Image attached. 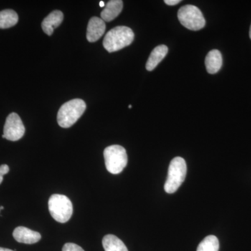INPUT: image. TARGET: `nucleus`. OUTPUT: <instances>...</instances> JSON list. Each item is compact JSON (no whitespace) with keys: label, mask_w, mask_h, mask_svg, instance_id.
I'll list each match as a JSON object with an SVG mask.
<instances>
[{"label":"nucleus","mask_w":251,"mask_h":251,"mask_svg":"<svg viewBox=\"0 0 251 251\" xmlns=\"http://www.w3.org/2000/svg\"><path fill=\"white\" fill-rule=\"evenodd\" d=\"M178 19L184 27L198 31L205 26V19L201 10L193 5H185L178 11Z\"/></svg>","instance_id":"423d86ee"},{"label":"nucleus","mask_w":251,"mask_h":251,"mask_svg":"<svg viewBox=\"0 0 251 251\" xmlns=\"http://www.w3.org/2000/svg\"><path fill=\"white\" fill-rule=\"evenodd\" d=\"M18 21V14L14 10L6 9L0 11V29L14 27Z\"/></svg>","instance_id":"2eb2a0df"},{"label":"nucleus","mask_w":251,"mask_h":251,"mask_svg":"<svg viewBox=\"0 0 251 251\" xmlns=\"http://www.w3.org/2000/svg\"><path fill=\"white\" fill-rule=\"evenodd\" d=\"M102 243L105 251H128L121 239L113 234L105 235Z\"/></svg>","instance_id":"4468645a"},{"label":"nucleus","mask_w":251,"mask_h":251,"mask_svg":"<svg viewBox=\"0 0 251 251\" xmlns=\"http://www.w3.org/2000/svg\"><path fill=\"white\" fill-rule=\"evenodd\" d=\"M25 132V128L19 115L15 112L10 114L5 122L2 138L10 141H18L23 138Z\"/></svg>","instance_id":"0eeeda50"},{"label":"nucleus","mask_w":251,"mask_h":251,"mask_svg":"<svg viewBox=\"0 0 251 251\" xmlns=\"http://www.w3.org/2000/svg\"><path fill=\"white\" fill-rule=\"evenodd\" d=\"M86 103L80 99H73L63 104L57 114V122L62 128L72 126L85 111Z\"/></svg>","instance_id":"f03ea898"},{"label":"nucleus","mask_w":251,"mask_h":251,"mask_svg":"<svg viewBox=\"0 0 251 251\" xmlns=\"http://www.w3.org/2000/svg\"><path fill=\"white\" fill-rule=\"evenodd\" d=\"M122 9L123 1L122 0H111L105 4L100 14V17L104 22H110L120 14Z\"/></svg>","instance_id":"9b49d317"},{"label":"nucleus","mask_w":251,"mask_h":251,"mask_svg":"<svg viewBox=\"0 0 251 251\" xmlns=\"http://www.w3.org/2000/svg\"><path fill=\"white\" fill-rule=\"evenodd\" d=\"M106 26L101 18L93 17L89 21L87 29V39L89 42H96L103 35Z\"/></svg>","instance_id":"6e6552de"},{"label":"nucleus","mask_w":251,"mask_h":251,"mask_svg":"<svg viewBox=\"0 0 251 251\" xmlns=\"http://www.w3.org/2000/svg\"><path fill=\"white\" fill-rule=\"evenodd\" d=\"M134 39V33L130 28L118 26L110 29L105 34L103 46L109 52H116L130 45Z\"/></svg>","instance_id":"f257e3e1"},{"label":"nucleus","mask_w":251,"mask_h":251,"mask_svg":"<svg viewBox=\"0 0 251 251\" xmlns=\"http://www.w3.org/2000/svg\"><path fill=\"white\" fill-rule=\"evenodd\" d=\"M9 172V167L7 165H1L0 166V174L4 176V175L7 174Z\"/></svg>","instance_id":"a211bd4d"},{"label":"nucleus","mask_w":251,"mask_h":251,"mask_svg":"<svg viewBox=\"0 0 251 251\" xmlns=\"http://www.w3.org/2000/svg\"><path fill=\"white\" fill-rule=\"evenodd\" d=\"M186 161L181 157H176L172 160L168 169V178H167L164 189L166 193H174L177 191L186 178Z\"/></svg>","instance_id":"7ed1b4c3"},{"label":"nucleus","mask_w":251,"mask_h":251,"mask_svg":"<svg viewBox=\"0 0 251 251\" xmlns=\"http://www.w3.org/2000/svg\"><path fill=\"white\" fill-rule=\"evenodd\" d=\"M3 181V176L1 174H0V184H1Z\"/></svg>","instance_id":"4be33fe9"},{"label":"nucleus","mask_w":251,"mask_h":251,"mask_svg":"<svg viewBox=\"0 0 251 251\" xmlns=\"http://www.w3.org/2000/svg\"><path fill=\"white\" fill-rule=\"evenodd\" d=\"M164 2L169 6H174L181 2V0H165Z\"/></svg>","instance_id":"6ab92c4d"},{"label":"nucleus","mask_w":251,"mask_h":251,"mask_svg":"<svg viewBox=\"0 0 251 251\" xmlns=\"http://www.w3.org/2000/svg\"><path fill=\"white\" fill-rule=\"evenodd\" d=\"M223 64L222 55L218 50H212L206 55L205 66L209 74H215L219 72Z\"/></svg>","instance_id":"f8f14e48"},{"label":"nucleus","mask_w":251,"mask_h":251,"mask_svg":"<svg viewBox=\"0 0 251 251\" xmlns=\"http://www.w3.org/2000/svg\"><path fill=\"white\" fill-rule=\"evenodd\" d=\"M0 251H14L11 250V249H5V248L0 247Z\"/></svg>","instance_id":"aec40b11"},{"label":"nucleus","mask_w":251,"mask_h":251,"mask_svg":"<svg viewBox=\"0 0 251 251\" xmlns=\"http://www.w3.org/2000/svg\"><path fill=\"white\" fill-rule=\"evenodd\" d=\"M128 107H129V108H132V105H130L129 106H128Z\"/></svg>","instance_id":"393cba45"},{"label":"nucleus","mask_w":251,"mask_h":251,"mask_svg":"<svg viewBox=\"0 0 251 251\" xmlns=\"http://www.w3.org/2000/svg\"><path fill=\"white\" fill-rule=\"evenodd\" d=\"M219 241L216 236L209 235L204 238L198 246L197 251H219Z\"/></svg>","instance_id":"dca6fc26"},{"label":"nucleus","mask_w":251,"mask_h":251,"mask_svg":"<svg viewBox=\"0 0 251 251\" xmlns=\"http://www.w3.org/2000/svg\"><path fill=\"white\" fill-rule=\"evenodd\" d=\"M249 35H250V38L251 39V27H250V32H249Z\"/></svg>","instance_id":"5701e85b"},{"label":"nucleus","mask_w":251,"mask_h":251,"mask_svg":"<svg viewBox=\"0 0 251 251\" xmlns=\"http://www.w3.org/2000/svg\"><path fill=\"white\" fill-rule=\"evenodd\" d=\"M168 48L165 45L157 46L150 54L146 64V69L149 72H151L164 59L168 54Z\"/></svg>","instance_id":"ddd939ff"},{"label":"nucleus","mask_w":251,"mask_h":251,"mask_svg":"<svg viewBox=\"0 0 251 251\" xmlns=\"http://www.w3.org/2000/svg\"><path fill=\"white\" fill-rule=\"evenodd\" d=\"M4 206H0V210H1V209H4Z\"/></svg>","instance_id":"b1692460"},{"label":"nucleus","mask_w":251,"mask_h":251,"mask_svg":"<svg viewBox=\"0 0 251 251\" xmlns=\"http://www.w3.org/2000/svg\"><path fill=\"white\" fill-rule=\"evenodd\" d=\"M62 251H85L83 249L74 243H67L64 244L62 248Z\"/></svg>","instance_id":"f3484780"},{"label":"nucleus","mask_w":251,"mask_h":251,"mask_svg":"<svg viewBox=\"0 0 251 251\" xmlns=\"http://www.w3.org/2000/svg\"><path fill=\"white\" fill-rule=\"evenodd\" d=\"M64 19V14L61 11L55 10L44 18L41 27L47 35L51 36L54 29L58 27Z\"/></svg>","instance_id":"9d476101"},{"label":"nucleus","mask_w":251,"mask_h":251,"mask_svg":"<svg viewBox=\"0 0 251 251\" xmlns=\"http://www.w3.org/2000/svg\"><path fill=\"white\" fill-rule=\"evenodd\" d=\"M13 236L18 242L26 244H36L40 241L41 238L39 232L23 226L16 227L13 232Z\"/></svg>","instance_id":"1a4fd4ad"},{"label":"nucleus","mask_w":251,"mask_h":251,"mask_svg":"<svg viewBox=\"0 0 251 251\" xmlns=\"http://www.w3.org/2000/svg\"><path fill=\"white\" fill-rule=\"evenodd\" d=\"M105 164L109 173L120 174L128 163L126 151L120 145H111L105 149L103 152Z\"/></svg>","instance_id":"20e7f679"},{"label":"nucleus","mask_w":251,"mask_h":251,"mask_svg":"<svg viewBox=\"0 0 251 251\" xmlns=\"http://www.w3.org/2000/svg\"><path fill=\"white\" fill-rule=\"evenodd\" d=\"M49 209L51 216L59 223H67L72 218L73 204L72 201L64 195L54 194L49 201Z\"/></svg>","instance_id":"39448f33"},{"label":"nucleus","mask_w":251,"mask_h":251,"mask_svg":"<svg viewBox=\"0 0 251 251\" xmlns=\"http://www.w3.org/2000/svg\"><path fill=\"white\" fill-rule=\"evenodd\" d=\"M99 6H100V7H105V3H104L103 1H100V3H99Z\"/></svg>","instance_id":"412c9836"}]
</instances>
